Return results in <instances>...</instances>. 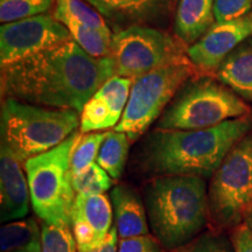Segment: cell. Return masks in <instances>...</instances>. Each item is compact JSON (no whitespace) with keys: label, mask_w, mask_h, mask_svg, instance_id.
<instances>
[{"label":"cell","mask_w":252,"mask_h":252,"mask_svg":"<svg viewBox=\"0 0 252 252\" xmlns=\"http://www.w3.org/2000/svg\"><path fill=\"white\" fill-rule=\"evenodd\" d=\"M112 76L111 56L93 58L70 39L2 68L1 89L21 102L81 112Z\"/></svg>","instance_id":"6da1fadb"},{"label":"cell","mask_w":252,"mask_h":252,"mask_svg":"<svg viewBox=\"0 0 252 252\" xmlns=\"http://www.w3.org/2000/svg\"><path fill=\"white\" fill-rule=\"evenodd\" d=\"M251 128L249 116L202 130L156 128L134 151L131 169L147 180L163 175L212 178L230 150Z\"/></svg>","instance_id":"7a4b0ae2"},{"label":"cell","mask_w":252,"mask_h":252,"mask_svg":"<svg viewBox=\"0 0 252 252\" xmlns=\"http://www.w3.org/2000/svg\"><path fill=\"white\" fill-rule=\"evenodd\" d=\"M143 194L150 230L172 252L202 234L209 224L206 179L163 175L146 180Z\"/></svg>","instance_id":"3957f363"},{"label":"cell","mask_w":252,"mask_h":252,"mask_svg":"<svg viewBox=\"0 0 252 252\" xmlns=\"http://www.w3.org/2000/svg\"><path fill=\"white\" fill-rule=\"evenodd\" d=\"M80 112L34 105L6 97L1 105V144L24 163L68 139L81 125Z\"/></svg>","instance_id":"277c9868"},{"label":"cell","mask_w":252,"mask_h":252,"mask_svg":"<svg viewBox=\"0 0 252 252\" xmlns=\"http://www.w3.org/2000/svg\"><path fill=\"white\" fill-rule=\"evenodd\" d=\"M81 134V131L74 132L54 149L24 163L32 208L42 222L71 228L76 193L72 187L70 163L72 151Z\"/></svg>","instance_id":"5b68a950"},{"label":"cell","mask_w":252,"mask_h":252,"mask_svg":"<svg viewBox=\"0 0 252 252\" xmlns=\"http://www.w3.org/2000/svg\"><path fill=\"white\" fill-rule=\"evenodd\" d=\"M250 106L226 86L208 77L188 80L158 119L161 130H202L250 115Z\"/></svg>","instance_id":"8992f818"},{"label":"cell","mask_w":252,"mask_h":252,"mask_svg":"<svg viewBox=\"0 0 252 252\" xmlns=\"http://www.w3.org/2000/svg\"><path fill=\"white\" fill-rule=\"evenodd\" d=\"M209 225L231 231L252 212V128L230 150L208 185Z\"/></svg>","instance_id":"52a82bcc"},{"label":"cell","mask_w":252,"mask_h":252,"mask_svg":"<svg viewBox=\"0 0 252 252\" xmlns=\"http://www.w3.org/2000/svg\"><path fill=\"white\" fill-rule=\"evenodd\" d=\"M193 71L191 62L182 58L134 78L125 111L115 131L126 133L131 141L137 140L160 118Z\"/></svg>","instance_id":"ba28073f"},{"label":"cell","mask_w":252,"mask_h":252,"mask_svg":"<svg viewBox=\"0 0 252 252\" xmlns=\"http://www.w3.org/2000/svg\"><path fill=\"white\" fill-rule=\"evenodd\" d=\"M111 56L116 75L134 78L185 58L182 48L166 32L130 26L112 35Z\"/></svg>","instance_id":"9c48e42d"},{"label":"cell","mask_w":252,"mask_h":252,"mask_svg":"<svg viewBox=\"0 0 252 252\" xmlns=\"http://www.w3.org/2000/svg\"><path fill=\"white\" fill-rule=\"evenodd\" d=\"M68 28L54 15L35 17L2 24L0 27L1 68L70 40Z\"/></svg>","instance_id":"30bf717a"},{"label":"cell","mask_w":252,"mask_h":252,"mask_svg":"<svg viewBox=\"0 0 252 252\" xmlns=\"http://www.w3.org/2000/svg\"><path fill=\"white\" fill-rule=\"evenodd\" d=\"M252 37V12L236 20L214 24L187 50L190 62L203 70L220 67L232 50Z\"/></svg>","instance_id":"8fae6325"},{"label":"cell","mask_w":252,"mask_h":252,"mask_svg":"<svg viewBox=\"0 0 252 252\" xmlns=\"http://www.w3.org/2000/svg\"><path fill=\"white\" fill-rule=\"evenodd\" d=\"M113 208L105 194H76L71 213V231L78 251L102 245L112 229Z\"/></svg>","instance_id":"7c38bea8"},{"label":"cell","mask_w":252,"mask_h":252,"mask_svg":"<svg viewBox=\"0 0 252 252\" xmlns=\"http://www.w3.org/2000/svg\"><path fill=\"white\" fill-rule=\"evenodd\" d=\"M132 83V78L117 75L106 81L81 111L82 133L116 127L125 111Z\"/></svg>","instance_id":"4fadbf2b"},{"label":"cell","mask_w":252,"mask_h":252,"mask_svg":"<svg viewBox=\"0 0 252 252\" xmlns=\"http://www.w3.org/2000/svg\"><path fill=\"white\" fill-rule=\"evenodd\" d=\"M24 162L1 144L0 151V220L2 223L24 219L30 213L31 193Z\"/></svg>","instance_id":"5bb4252c"},{"label":"cell","mask_w":252,"mask_h":252,"mask_svg":"<svg viewBox=\"0 0 252 252\" xmlns=\"http://www.w3.org/2000/svg\"><path fill=\"white\" fill-rule=\"evenodd\" d=\"M106 20L117 25L141 26L160 23L169 14L175 0H84Z\"/></svg>","instance_id":"9a60e30c"},{"label":"cell","mask_w":252,"mask_h":252,"mask_svg":"<svg viewBox=\"0 0 252 252\" xmlns=\"http://www.w3.org/2000/svg\"><path fill=\"white\" fill-rule=\"evenodd\" d=\"M109 197L119 238L150 234L146 207L139 190L128 184H118L110 190Z\"/></svg>","instance_id":"2e32d148"},{"label":"cell","mask_w":252,"mask_h":252,"mask_svg":"<svg viewBox=\"0 0 252 252\" xmlns=\"http://www.w3.org/2000/svg\"><path fill=\"white\" fill-rule=\"evenodd\" d=\"M215 0H179L175 12L174 31L186 43L196 42L215 21Z\"/></svg>","instance_id":"e0dca14e"},{"label":"cell","mask_w":252,"mask_h":252,"mask_svg":"<svg viewBox=\"0 0 252 252\" xmlns=\"http://www.w3.org/2000/svg\"><path fill=\"white\" fill-rule=\"evenodd\" d=\"M216 74L224 86L252 103V37L226 56Z\"/></svg>","instance_id":"ac0fdd59"},{"label":"cell","mask_w":252,"mask_h":252,"mask_svg":"<svg viewBox=\"0 0 252 252\" xmlns=\"http://www.w3.org/2000/svg\"><path fill=\"white\" fill-rule=\"evenodd\" d=\"M41 244V226L34 217L11 220L0 230V252H18Z\"/></svg>","instance_id":"d6986e66"},{"label":"cell","mask_w":252,"mask_h":252,"mask_svg":"<svg viewBox=\"0 0 252 252\" xmlns=\"http://www.w3.org/2000/svg\"><path fill=\"white\" fill-rule=\"evenodd\" d=\"M130 141L127 134L123 132H108L96 158V162L115 181L121 180L125 171Z\"/></svg>","instance_id":"ffe728a7"},{"label":"cell","mask_w":252,"mask_h":252,"mask_svg":"<svg viewBox=\"0 0 252 252\" xmlns=\"http://www.w3.org/2000/svg\"><path fill=\"white\" fill-rule=\"evenodd\" d=\"M59 21L68 28L71 39L90 56L102 59L111 54L112 34L86 27L68 18H62Z\"/></svg>","instance_id":"44dd1931"},{"label":"cell","mask_w":252,"mask_h":252,"mask_svg":"<svg viewBox=\"0 0 252 252\" xmlns=\"http://www.w3.org/2000/svg\"><path fill=\"white\" fill-rule=\"evenodd\" d=\"M54 18L56 20L68 18L86 27L111 34L103 15L83 0H56Z\"/></svg>","instance_id":"7402d4cb"},{"label":"cell","mask_w":252,"mask_h":252,"mask_svg":"<svg viewBox=\"0 0 252 252\" xmlns=\"http://www.w3.org/2000/svg\"><path fill=\"white\" fill-rule=\"evenodd\" d=\"M72 187L76 194L99 195L105 194L113 187V179L97 162L72 174Z\"/></svg>","instance_id":"603a6c76"},{"label":"cell","mask_w":252,"mask_h":252,"mask_svg":"<svg viewBox=\"0 0 252 252\" xmlns=\"http://www.w3.org/2000/svg\"><path fill=\"white\" fill-rule=\"evenodd\" d=\"M54 0H0V20L13 23L48 11Z\"/></svg>","instance_id":"cb8c5ba5"},{"label":"cell","mask_w":252,"mask_h":252,"mask_svg":"<svg viewBox=\"0 0 252 252\" xmlns=\"http://www.w3.org/2000/svg\"><path fill=\"white\" fill-rule=\"evenodd\" d=\"M41 252H78L71 228L67 225H41Z\"/></svg>","instance_id":"d4e9b609"},{"label":"cell","mask_w":252,"mask_h":252,"mask_svg":"<svg viewBox=\"0 0 252 252\" xmlns=\"http://www.w3.org/2000/svg\"><path fill=\"white\" fill-rule=\"evenodd\" d=\"M108 132H94L81 134L71 154V173L76 174L91 163L96 161L99 149Z\"/></svg>","instance_id":"484cf974"},{"label":"cell","mask_w":252,"mask_h":252,"mask_svg":"<svg viewBox=\"0 0 252 252\" xmlns=\"http://www.w3.org/2000/svg\"><path fill=\"white\" fill-rule=\"evenodd\" d=\"M172 252H235L231 236L210 228L196 238Z\"/></svg>","instance_id":"4316f807"},{"label":"cell","mask_w":252,"mask_h":252,"mask_svg":"<svg viewBox=\"0 0 252 252\" xmlns=\"http://www.w3.org/2000/svg\"><path fill=\"white\" fill-rule=\"evenodd\" d=\"M252 0H215L214 14L216 23H225L250 13Z\"/></svg>","instance_id":"83f0119b"},{"label":"cell","mask_w":252,"mask_h":252,"mask_svg":"<svg viewBox=\"0 0 252 252\" xmlns=\"http://www.w3.org/2000/svg\"><path fill=\"white\" fill-rule=\"evenodd\" d=\"M118 252H163V248L153 235L149 234L121 238Z\"/></svg>","instance_id":"f1b7e54d"},{"label":"cell","mask_w":252,"mask_h":252,"mask_svg":"<svg viewBox=\"0 0 252 252\" xmlns=\"http://www.w3.org/2000/svg\"><path fill=\"white\" fill-rule=\"evenodd\" d=\"M230 236L235 252H252V230L245 223L231 230Z\"/></svg>","instance_id":"f546056e"},{"label":"cell","mask_w":252,"mask_h":252,"mask_svg":"<svg viewBox=\"0 0 252 252\" xmlns=\"http://www.w3.org/2000/svg\"><path fill=\"white\" fill-rule=\"evenodd\" d=\"M118 238L119 236H118L117 228H116V225H113L111 231H110V234L108 236V238H106V241L104 242L100 247L93 249V250H89V251H78V252H118V244H119Z\"/></svg>","instance_id":"4dcf8cb0"},{"label":"cell","mask_w":252,"mask_h":252,"mask_svg":"<svg viewBox=\"0 0 252 252\" xmlns=\"http://www.w3.org/2000/svg\"><path fill=\"white\" fill-rule=\"evenodd\" d=\"M18 252H41V244L34 245V247L25 249V250H21V251H18Z\"/></svg>","instance_id":"1f68e13d"},{"label":"cell","mask_w":252,"mask_h":252,"mask_svg":"<svg viewBox=\"0 0 252 252\" xmlns=\"http://www.w3.org/2000/svg\"><path fill=\"white\" fill-rule=\"evenodd\" d=\"M244 223L249 226V228H250V229L252 230V212L250 213V215L248 216V219L245 220V222H244Z\"/></svg>","instance_id":"d6a6232c"}]
</instances>
